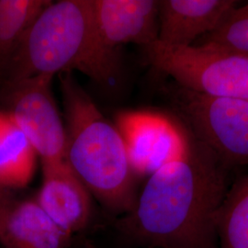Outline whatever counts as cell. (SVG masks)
<instances>
[{"label":"cell","mask_w":248,"mask_h":248,"mask_svg":"<svg viewBox=\"0 0 248 248\" xmlns=\"http://www.w3.org/2000/svg\"><path fill=\"white\" fill-rule=\"evenodd\" d=\"M228 169L207 145L185 133L181 153L153 172L127 227L163 248H217L215 218L228 190Z\"/></svg>","instance_id":"1"},{"label":"cell","mask_w":248,"mask_h":248,"mask_svg":"<svg viewBox=\"0 0 248 248\" xmlns=\"http://www.w3.org/2000/svg\"><path fill=\"white\" fill-rule=\"evenodd\" d=\"M73 70L106 88L121 74L118 53L99 38L91 0L53 1L29 29L3 76L10 84Z\"/></svg>","instance_id":"2"},{"label":"cell","mask_w":248,"mask_h":248,"mask_svg":"<svg viewBox=\"0 0 248 248\" xmlns=\"http://www.w3.org/2000/svg\"><path fill=\"white\" fill-rule=\"evenodd\" d=\"M65 109V161L87 189L108 208L132 212L134 171L124 138L73 78L59 75Z\"/></svg>","instance_id":"3"},{"label":"cell","mask_w":248,"mask_h":248,"mask_svg":"<svg viewBox=\"0 0 248 248\" xmlns=\"http://www.w3.org/2000/svg\"><path fill=\"white\" fill-rule=\"evenodd\" d=\"M147 61L177 86L213 98L248 99V55L213 45L186 47L157 40L142 47Z\"/></svg>","instance_id":"4"},{"label":"cell","mask_w":248,"mask_h":248,"mask_svg":"<svg viewBox=\"0 0 248 248\" xmlns=\"http://www.w3.org/2000/svg\"><path fill=\"white\" fill-rule=\"evenodd\" d=\"M171 98L187 132L227 168L248 165V99L213 98L176 86Z\"/></svg>","instance_id":"5"},{"label":"cell","mask_w":248,"mask_h":248,"mask_svg":"<svg viewBox=\"0 0 248 248\" xmlns=\"http://www.w3.org/2000/svg\"><path fill=\"white\" fill-rule=\"evenodd\" d=\"M53 78L37 76L5 84L9 115L26 135L43 165L65 161V129L51 90Z\"/></svg>","instance_id":"6"},{"label":"cell","mask_w":248,"mask_h":248,"mask_svg":"<svg viewBox=\"0 0 248 248\" xmlns=\"http://www.w3.org/2000/svg\"><path fill=\"white\" fill-rule=\"evenodd\" d=\"M117 128L124 138L134 173L151 175L176 158L184 147L185 134L161 116L122 113L118 117Z\"/></svg>","instance_id":"7"},{"label":"cell","mask_w":248,"mask_h":248,"mask_svg":"<svg viewBox=\"0 0 248 248\" xmlns=\"http://www.w3.org/2000/svg\"><path fill=\"white\" fill-rule=\"evenodd\" d=\"M99 38L111 51L121 45L145 46L157 40L158 1L91 0Z\"/></svg>","instance_id":"8"},{"label":"cell","mask_w":248,"mask_h":248,"mask_svg":"<svg viewBox=\"0 0 248 248\" xmlns=\"http://www.w3.org/2000/svg\"><path fill=\"white\" fill-rule=\"evenodd\" d=\"M239 4L236 0H160L157 41L170 46L194 45Z\"/></svg>","instance_id":"9"},{"label":"cell","mask_w":248,"mask_h":248,"mask_svg":"<svg viewBox=\"0 0 248 248\" xmlns=\"http://www.w3.org/2000/svg\"><path fill=\"white\" fill-rule=\"evenodd\" d=\"M36 202L70 235L83 229L89 222L91 210L89 190L66 161L44 165V183Z\"/></svg>","instance_id":"10"},{"label":"cell","mask_w":248,"mask_h":248,"mask_svg":"<svg viewBox=\"0 0 248 248\" xmlns=\"http://www.w3.org/2000/svg\"><path fill=\"white\" fill-rule=\"evenodd\" d=\"M70 234L33 201L12 200L0 213V244L4 248H64Z\"/></svg>","instance_id":"11"},{"label":"cell","mask_w":248,"mask_h":248,"mask_svg":"<svg viewBox=\"0 0 248 248\" xmlns=\"http://www.w3.org/2000/svg\"><path fill=\"white\" fill-rule=\"evenodd\" d=\"M35 154L12 117L0 111V186H26L34 172Z\"/></svg>","instance_id":"12"},{"label":"cell","mask_w":248,"mask_h":248,"mask_svg":"<svg viewBox=\"0 0 248 248\" xmlns=\"http://www.w3.org/2000/svg\"><path fill=\"white\" fill-rule=\"evenodd\" d=\"M52 2L0 0V75H4L29 29Z\"/></svg>","instance_id":"13"},{"label":"cell","mask_w":248,"mask_h":248,"mask_svg":"<svg viewBox=\"0 0 248 248\" xmlns=\"http://www.w3.org/2000/svg\"><path fill=\"white\" fill-rule=\"evenodd\" d=\"M215 228L219 248H248V174L228 188Z\"/></svg>","instance_id":"14"},{"label":"cell","mask_w":248,"mask_h":248,"mask_svg":"<svg viewBox=\"0 0 248 248\" xmlns=\"http://www.w3.org/2000/svg\"><path fill=\"white\" fill-rule=\"evenodd\" d=\"M208 45L248 55V3L232 9L213 31L194 45Z\"/></svg>","instance_id":"15"},{"label":"cell","mask_w":248,"mask_h":248,"mask_svg":"<svg viewBox=\"0 0 248 248\" xmlns=\"http://www.w3.org/2000/svg\"><path fill=\"white\" fill-rule=\"evenodd\" d=\"M4 188H5V187L0 186V213H1V211L6 207V205L9 203V202L11 201L10 197L6 193V191L4 190Z\"/></svg>","instance_id":"16"}]
</instances>
